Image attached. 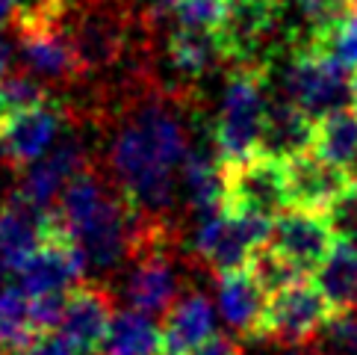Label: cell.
I'll list each match as a JSON object with an SVG mask.
<instances>
[{"mask_svg": "<svg viewBox=\"0 0 357 355\" xmlns=\"http://www.w3.org/2000/svg\"><path fill=\"white\" fill-rule=\"evenodd\" d=\"M351 98H354V107H357V68L351 71Z\"/></svg>", "mask_w": 357, "mask_h": 355, "instance_id": "35", "label": "cell"}, {"mask_svg": "<svg viewBox=\"0 0 357 355\" xmlns=\"http://www.w3.org/2000/svg\"><path fill=\"white\" fill-rule=\"evenodd\" d=\"M39 335L33 320V296L18 284L0 290V355H24Z\"/></svg>", "mask_w": 357, "mask_h": 355, "instance_id": "22", "label": "cell"}, {"mask_svg": "<svg viewBox=\"0 0 357 355\" xmlns=\"http://www.w3.org/2000/svg\"><path fill=\"white\" fill-rule=\"evenodd\" d=\"M195 355H242V347L236 344L234 338L227 335H215L213 340H207Z\"/></svg>", "mask_w": 357, "mask_h": 355, "instance_id": "32", "label": "cell"}, {"mask_svg": "<svg viewBox=\"0 0 357 355\" xmlns=\"http://www.w3.org/2000/svg\"><path fill=\"white\" fill-rule=\"evenodd\" d=\"M15 27H39V24H59V18L74 6V0H15Z\"/></svg>", "mask_w": 357, "mask_h": 355, "instance_id": "30", "label": "cell"}, {"mask_svg": "<svg viewBox=\"0 0 357 355\" xmlns=\"http://www.w3.org/2000/svg\"><path fill=\"white\" fill-rule=\"evenodd\" d=\"M287 175H289L292 208H304L316 213H328V208L354 184V178L346 169L328 163L316 151L287 160Z\"/></svg>", "mask_w": 357, "mask_h": 355, "instance_id": "16", "label": "cell"}, {"mask_svg": "<svg viewBox=\"0 0 357 355\" xmlns=\"http://www.w3.org/2000/svg\"><path fill=\"white\" fill-rule=\"evenodd\" d=\"M162 59L174 74L177 86L195 83L210 68L225 62L215 33H198V30H181V27H172L169 36H165Z\"/></svg>", "mask_w": 357, "mask_h": 355, "instance_id": "20", "label": "cell"}, {"mask_svg": "<svg viewBox=\"0 0 357 355\" xmlns=\"http://www.w3.org/2000/svg\"><path fill=\"white\" fill-rule=\"evenodd\" d=\"M68 131V110L59 101L42 107L3 113L0 116V160L12 169L36 166L59 143V133Z\"/></svg>", "mask_w": 357, "mask_h": 355, "instance_id": "9", "label": "cell"}, {"mask_svg": "<svg viewBox=\"0 0 357 355\" xmlns=\"http://www.w3.org/2000/svg\"><path fill=\"white\" fill-rule=\"evenodd\" d=\"M89 166H92V160H89V151L83 145L80 133H71L68 128L66 136L54 145V151L47 157H42L36 166H30L21 175L15 193H21L42 210H56L66 187L77 175H83Z\"/></svg>", "mask_w": 357, "mask_h": 355, "instance_id": "12", "label": "cell"}, {"mask_svg": "<svg viewBox=\"0 0 357 355\" xmlns=\"http://www.w3.org/2000/svg\"><path fill=\"white\" fill-rule=\"evenodd\" d=\"M287 0H227L222 27L215 30L225 66H275L287 50Z\"/></svg>", "mask_w": 357, "mask_h": 355, "instance_id": "5", "label": "cell"}, {"mask_svg": "<svg viewBox=\"0 0 357 355\" xmlns=\"http://www.w3.org/2000/svg\"><path fill=\"white\" fill-rule=\"evenodd\" d=\"M24 355H80L59 332H45Z\"/></svg>", "mask_w": 357, "mask_h": 355, "instance_id": "31", "label": "cell"}, {"mask_svg": "<svg viewBox=\"0 0 357 355\" xmlns=\"http://www.w3.org/2000/svg\"><path fill=\"white\" fill-rule=\"evenodd\" d=\"M319 54L334 57L340 66H346L349 71L357 68V6L351 3V9L337 21V27L331 30V36L325 39Z\"/></svg>", "mask_w": 357, "mask_h": 355, "instance_id": "27", "label": "cell"}, {"mask_svg": "<svg viewBox=\"0 0 357 355\" xmlns=\"http://www.w3.org/2000/svg\"><path fill=\"white\" fill-rule=\"evenodd\" d=\"M47 101H54L47 95V89L30 78L27 71H9L3 80H0V107L3 113H18V110H33L42 107Z\"/></svg>", "mask_w": 357, "mask_h": 355, "instance_id": "25", "label": "cell"}, {"mask_svg": "<svg viewBox=\"0 0 357 355\" xmlns=\"http://www.w3.org/2000/svg\"><path fill=\"white\" fill-rule=\"evenodd\" d=\"M316 349L322 355H357V308L331 317Z\"/></svg>", "mask_w": 357, "mask_h": 355, "instance_id": "28", "label": "cell"}, {"mask_svg": "<svg viewBox=\"0 0 357 355\" xmlns=\"http://www.w3.org/2000/svg\"><path fill=\"white\" fill-rule=\"evenodd\" d=\"M56 217L83 252L86 270L107 278L130 263L139 217L98 163L66 187Z\"/></svg>", "mask_w": 357, "mask_h": 355, "instance_id": "2", "label": "cell"}, {"mask_svg": "<svg viewBox=\"0 0 357 355\" xmlns=\"http://www.w3.org/2000/svg\"><path fill=\"white\" fill-rule=\"evenodd\" d=\"M86 275V258L77 243L59 222L56 210L50 219V231L45 243L33 255V261L18 273V287L27 296H50V294H71L74 287L83 284Z\"/></svg>", "mask_w": 357, "mask_h": 355, "instance_id": "10", "label": "cell"}, {"mask_svg": "<svg viewBox=\"0 0 357 355\" xmlns=\"http://www.w3.org/2000/svg\"><path fill=\"white\" fill-rule=\"evenodd\" d=\"M225 12H227V0H177L172 21L181 30L215 33L225 21Z\"/></svg>", "mask_w": 357, "mask_h": 355, "instance_id": "26", "label": "cell"}, {"mask_svg": "<svg viewBox=\"0 0 357 355\" xmlns=\"http://www.w3.org/2000/svg\"><path fill=\"white\" fill-rule=\"evenodd\" d=\"M331 305L325 296L319 294V287L307 278H301L292 287L280 290L269 299L263 317V328H260V340H272L280 347H307L316 344L322 332L328 328Z\"/></svg>", "mask_w": 357, "mask_h": 355, "instance_id": "8", "label": "cell"}, {"mask_svg": "<svg viewBox=\"0 0 357 355\" xmlns=\"http://www.w3.org/2000/svg\"><path fill=\"white\" fill-rule=\"evenodd\" d=\"M354 6H357V0H354Z\"/></svg>", "mask_w": 357, "mask_h": 355, "instance_id": "37", "label": "cell"}, {"mask_svg": "<svg viewBox=\"0 0 357 355\" xmlns=\"http://www.w3.org/2000/svg\"><path fill=\"white\" fill-rule=\"evenodd\" d=\"M15 18H18V3L15 0H0V27H6L9 21L15 24Z\"/></svg>", "mask_w": 357, "mask_h": 355, "instance_id": "33", "label": "cell"}, {"mask_svg": "<svg viewBox=\"0 0 357 355\" xmlns=\"http://www.w3.org/2000/svg\"><path fill=\"white\" fill-rule=\"evenodd\" d=\"M198 101L192 86L160 80L136 66L98 113L104 136V163L136 217L174 222L177 189L183 187V163L195 145Z\"/></svg>", "mask_w": 357, "mask_h": 355, "instance_id": "1", "label": "cell"}, {"mask_svg": "<svg viewBox=\"0 0 357 355\" xmlns=\"http://www.w3.org/2000/svg\"><path fill=\"white\" fill-rule=\"evenodd\" d=\"M215 314L210 299L201 290H183L177 302L162 317L165 355H195L207 340H213Z\"/></svg>", "mask_w": 357, "mask_h": 355, "instance_id": "17", "label": "cell"}, {"mask_svg": "<svg viewBox=\"0 0 357 355\" xmlns=\"http://www.w3.org/2000/svg\"><path fill=\"white\" fill-rule=\"evenodd\" d=\"M284 86L292 104L316 122L331 113L354 107L351 71L325 54H289Z\"/></svg>", "mask_w": 357, "mask_h": 355, "instance_id": "7", "label": "cell"}, {"mask_svg": "<svg viewBox=\"0 0 357 355\" xmlns=\"http://www.w3.org/2000/svg\"><path fill=\"white\" fill-rule=\"evenodd\" d=\"M269 78L272 66H234L227 71L219 113L210 124L215 148H219L225 163L257 154L263 122L272 104Z\"/></svg>", "mask_w": 357, "mask_h": 355, "instance_id": "4", "label": "cell"}, {"mask_svg": "<svg viewBox=\"0 0 357 355\" xmlns=\"http://www.w3.org/2000/svg\"><path fill=\"white\" fill-rule=\"evenodd\" d=\"M292 208L287 163L269 154L225 163V210L275 222Z\"/></svg>", "mask_w": 357, "mask_h": 355, "instance_id": "6", "label": "cell"}, {"mask_svg": "<svg viewBox=\"0 0 357 355\" xmlns=\"http://www.w3.org/2000/svg\"><path fill=\"white\" fill-rule=\"evenodd\" d=\"M313 139H316V119H310L289 98H272L257 148L260 154H269L287 163L292 157L313 151Z\"/></svg>", "mask_w": 357, "mask_h": 355, "instance_id": "18", "label": "cell"}, {"mask_svg": "<svg viewBox=\"0 0 357 355\" xmlns=\"http://www.w3.org/2000/svg\"><path fill=\"white\" fill-rule=\"evenodd\" d=\"M98 355H165L162 328L148 314L121 311L112 320L109 338Z\"/></svg>", "mask_w": 357, "mask_h": 355, "instance_id": "23", "label": "cell"}, {"mask_svg": "<svg viewBox=\"0 0 357 355\" xmlns=\"http://www.w3.org/2000/svg\"><path fill=\"white\" fill-rule=\"evenodd\" d=\"M325 217H328L331 228H334L340 243L357 246V181L328 208Z\"/></svg>", "mask_w": 357, "mask_h": 355, "instance_id": "29", "label": "cell"}, {"mask_svg": "<svg viewBox=\"0 0 357 355\" xmlns=\"http://www.w3.org/2000/svg\"><path fill=\"white\" fill-rule=\"evenodd\" d=\"M59 27L68 36L83 78L119 68L133 48H154L142 42V33H154L136 18L130 0H74L59 18Z\"/></svg>", "mask_w": 357, "mask_h": 355, "instance_id": "3", "label": "cell"}, {"mask_svg": "<svg viewBox=\"0 0 357 355\" xmlns=\"http://www.w3.org/2000/svg\"><path fill=\"white\" fill-rule=\"evenodd\" d=\"M245 270L254 275V282H257L266 294H280V290H287V287H292L296 282H301V273L292 266L284 255H280L278 249H272L269 243H266L263 249H257L254 252V258L248 261V266Z\"/></svg>", "mask_w": 357, "mask_h": 355, "instance_id": "24", "label": "cell"}, {"mask_svg": "<svg viewBox=\"0 0 357 355\" xmlns=\"http://www.w3.org/2000/svg\"><path fill=\"white\" fill-rule=\"evenodd\" d=\"M340 243L334 228H331L325 213L289 208L272 222L269 246L278 249L301 275L319 273V266L328 261V255Z\"/></svg>", "mask_w": 357, "mask_h": 355, "instance_id": "11", "label": "cell"}, {"mask_svg": "<svg viewBox=\"0 0 357 355\" xmlns=\"http://www.w3.org/2000/svg\"><path fill=\"white\" fill-rule=\"evenodd\" d=\"M266 290L254 282L248 270L227 273L219 278V314L234 338L260 340L266 317Z\"/></svg>", "mask_w": 357, "mask_h": 355, "instance_id": "19", "label": "cell"}, {"mask_svg": "<svg viewBox=\"0 0 357 355\" xmlns=\"http://www.w3.org/2000/svg\"><path fill=\"white\" fill-rule=\"evenodd\" d=\"M112 290L100 282H83L74 287L66 302V317H62L59 335L77 349L80 355H98L104 349L116 311H112Z\"/></svg>", "mask_w": 357, "mask_h": 355, "instance_id": "13", "label": "cell"}, {"mask_svg": "<svg viewBox=\"0 0 357 355\" xmlns=\"http://www.w3.org/2000/svg\"><path fill=\"white\" fill-rule=\"evenodd\" d=\"M18 33V57L30 78L45 83L68 86L83 78L74 57V48L59 24H39V27H15Z\"/></svg>", "mask_w": 357, "mask_h": 355, "instance_id": "15", "label": "cell"}, {"mask_svg": "<svg viewBox=\"0 0 357 355\" xmlns=\"http://www.w3.org/2000/svg\"><path fill=\"white\" fill-rule=\"evenodd\" d=\"M319 294L325 296L334 314H346L357 308V246L337 243L328 261L319 266L313 278Z\"/></svg>", "mask_w": 357, "mask_h": 355, "instance_id": "21", "label": "cell"}, {"mask_svg": "<svg viewBox=\"0 0 357 355\" xmlns=\"http://www.w3.org/2000/svg\"><path fill=\"white\" fill-rule=\"evenodd\" d=\"M54 210H42L21 193L0 205V273H21L45 243Z\"/></svg>", "mask_w": 357, "mask_h": 355, "instance_id": "14", "label": "cell"}, {"mask_svg": "<svg viewBox=\"0 0 357 355\" xmlns=\"http://www.w3.org/2000/svg\"><path fill=\"white\" fill-rule=\"evenodd\" d=\"M280 355H322L316 349V344L313 347H292V349H287V352H280Z\"/></svg>", "mask_w": 357, "mask_h": 355, "instance_id": "34", "label": "cell"}, {"mask_svg": "<svg viewBox=\"0 0 357 355\" xmlns=\"http://www.w3.org/2000/svg\"><path fill=\"white\" fill-rule=\"evenodd\" d=\"M0 116H3V107H0Z\"/></svg>", "mask_w": 357, "mask_h": 355, "instance_id": "36", "label": "cell"}]
</instances>
